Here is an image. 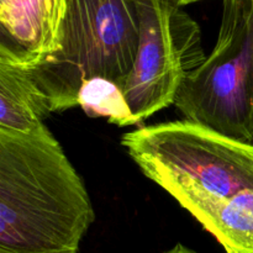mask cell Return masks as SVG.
Masks as SVG:
<instances>
[{
  "label": "cell",
  "mask_w": 253,
  "mask_h": 253,
  "mask_svg": "<svg viewBox=\"0 0 253 253\" xmlns=\"http://www.w3.org/2000/svg\"><path fill=\"white\" fill-rule=\"evenodd\" d=\"M121 143L226 253H253V143L189 120L143 126Z\"/></svg>",
  "instance_id": "6da1fadb"
},
{
  "label": "cell",
  "mask_w": 253,
  "mask_h": 253,
  "mask_svg": "<svg viewBox=\"0 0 253 253\" xmlns=\"http://www.w3.org/2000/svg\"><path fill=\"white\" fill-rule=\"evenodd\" d=\"M94 219L81 175L44 124L0 130V253H78Z\"/></svg>",
  "instance_id": "7a4b0ae2"
},
{
  "label": "cell",
  "mask_w": 253,
  "mask_h": 253,
  "mask_svg": "<svg viewBox=\"0 0 253 253\" xmlns=\"http://www.w3.org/2000/svg\"><path fill=\"white\" fill-rule=\"evenodd\" d=\"M140 44L137 0H67L56 52L29 69L52 114L78 106L82 84L93 77L125 88Z\"/></svg>",
  "instance_id": "3957f363"
},
{
  "label": "cell",
  "mask_w": 253,
  "mask_h": 253,
  "mask_svg": "<svg viewBox=\"0 0 253 253\" xmlns=\"http://www.w3.org/2000/svg\"><path fill=\"white\" fill-rule=\"evenodd\" d=\"M174 105L185 120L253 143V0H222L216 44Z\"/></svg>",
  "instance_id": "277c9868"
},
{
  "label": "cell",
  "mask_w": 253,
  "mask_h": 253,
  "mask_svg": "<svg viewBox=\"0 0 253 253\" xmlns=\"http://www.w3.org/2000/svg\"><path fill=\"white\" fill-rule=\"evenodd\" d=\"M140 44L126 79V100L136 123L174 105L185 77L207 56L198 22L166 0H137Z\"/></svg>",
  "instance_id": "5b68a950"
},
{
  "label": "cell",
  "mask_w": 253,
  "mask_h": 253,
  "mask_svg": "<svg viewBox=\"0 0 253 253\" xmlns=\"http://www.w3.org/2000/svg\"><path fill=\"white\" fill-rule=\"evenodd\" d=\"M67 0H0V59L32 68L57 51Z\"/></svg>",
  "instance_id": "8992f818"
},
{
  "label": "cell",
  "mask_w": 253,
  "mask_h": 253,
  "mask_svg": "<svg viewBox=\"0 0 253 253\" xmlns=\"http://www.w3.org/2000/svg\"><path fill=\"white\" fill-rule=\"evenodd\" d=\"M51 114L29 69L0 59V130L30 132Z\"/></svg>",
  "instance_id": "52a82bcc"
},
{
  "label": "cell",
  "mask_w": 253,
  "mask_h": 253,
  "mask_svg": "<svg viewBox=\"0 0 253 253\" xmlns=\"http://www.w3.org/2000/svg\"><path fill=\"white\" fill-rule=\"evenodd\" d=\"M78 106L89 118H104L120 127L137 125L126 100L124 85L104 77L83 82L78 93Z\"/></svg>",
  "instance_id": "ba28073f"
},
{
  "label": "cell",
  "mask_w": 253,
  "mask_h": 253,
  "mask_svg": "<svg viewBox=\"0 0 253 253\" xmlns=\"http://www.w3.org/2000/svg\"><path fill=\"white\" fill-rule=\"evenodd\" d=\"M163 253H198V252H195V251H193V250L188 249V247L183 246L182 244H178V245H175L173 249L168 250V251H166Z\"/></svg>",
  "instance_id": "9c48e42d"
},
{
  "label": "cell",
  "mask_w": 253,
  "mask_h": 253,
  "mask_svg": "<svg viewBox=\"0 0 253 253\" xmlns=\"http://www.w3.org/2000/svg\"><path fill=\"white\" fill-rule=\"evenodd\" d=\"M198 1H202V0H169L170 4L177 5V6L179 7L185 6V5L188 4H193V2H198Z\"/></svg>",
  "instance_id": "30bf717a"
},
{
  "label": "cell",
  "mask_w": 253,
  "mask_h": 253,
  "mask_svg": "<svg viewBox=\"0 0 253 253\" xmlns=\"http://www.w3.org/2000/svg\"><path fill=\"white\" fill-rule=\"evenodd\" d=\"M166 1H168V2H169V0H166Z\"/></svg>",
  "instance_id": "8fae6325"
}]
</instances>
